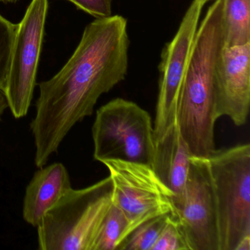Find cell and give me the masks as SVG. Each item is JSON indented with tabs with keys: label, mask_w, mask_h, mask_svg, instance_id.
Masks as SVG:
<instances>
[{
	"label": "cell",
	"mask_w": 250,
	"mask_h": 250,
	"mask_svg": "<svg viewBox=\"0 0 250 250\" xmlns=\"http://www.w3.org/2000/svg\"><path fill=\"white\" fill-rule=\"evenodd\" d=\"M225 48L224 0H213L199 23L183 82L176 122L193 156L216 150L215 80Z\"/></svg>",
	"instance_id": "7a4b0ae2"
},
{
	"label": "cell",
	"mask_w": 250,
	"mask_h": 250,
	"mask_svg": "<svg viewBox=\"0 0 250 250\" xmlns=\"http://www.w3.org/2000/svg\"><path fill=\"white\" fill-rule=\"evenodd\" d=\"M200 1H201V2H203L204 4H206L207 2H208L209 1H212V0H200Z\"/></svg>",
	"instance_id": "7402d4cb"
},
{
	"label": "cell",
	"mask_w": 250,
	"mask_h": 250,
	"mask_svg": "<svg viewBox=\"0 0 250 250\" xmlns=\"http://www.w3.org/2000/svg\"><path fill=\"white\" fill-rule=\"evenodd\" d=\"M127 221L122 210L112 203L106 213L92 250H117Z\"/></svg>",
	"instance_id": "5bb4252c"
},
{
	"label": "cell",
	"mask_w": 250,
	"mask_h": 250,
	"mask_svg": "<svg viewBox=\"0 0 250 250\" xmlns=\"http://www.w3.org/2000/svg\"><path fill=\"white\" fill-rule=\"evenodd\" d=\"M102 163L112 180V203L122 210L127 221L119 246L144 222L161 215L175 214V194L151 166L121 160Z\"/></svg>",
	"instance_id": "8992f818"
},
{
	"label": "cell",
	"mask_w": 250,
	"mask_h": 250,
	"mask_svg": "<svg viewBox=\"0 0 250 250\" xmlns=\"http://www.w3.org/2000/svg\"><path fill=\"white\" fill-rule=\"evenodd\" d=\"M173 202L175 217L191 250H220L217 204L208 159L191 156L184 192Z\"/></svg>",
	"instance_id": "ba28073f"
},
{
	"label": "cell",
	"mask_w": 250,
	"mask_h": 250,
	"mask_svg": "<svg viewBox=\"0 0 250 250\" xmlns=\"http://www.w3.org/2000/svg\"><path fill=\"white\" fill-rule=\"evenodd\" d=\"M72 2L78 9L93 16L95 18L110 17L113 0H67Z\"/></svg>",
	"instance_id": "ac0fdd59"
},
{
	"label": "cell",
	"mask_w": 250,
	"mask_h": 250,
	"mask_svg": "<svg viewBox=\"0 0 250 250\" xmlns=\"http://www.w3.org/2000/svg\"><path fill=\"white\" fill-rule=\"evenodd\" d=\"M235 250H250V236L243 238L238 243Z\"/></svg>",
	"instance_id": "ffe728a7"
},
{
	"label": "cell",
	"mask_w": 250,
	"mask_h": 250,
	"mask_svg": "<svg viewBox=\"0 0 250 250\" xmlns=\"http://www.w3.org/2000/svg\"><path fill=\"white\" fill-rule=\"evenodd\" d=\"M225 46L250 43V0H224Z\"/></svg>",
	"instance_id": "4fadbf2b"
},
{
	"label": "cell",
	"mask_w": 250,
	"mask_h": 250,
	"mask_svg": "<svg viewBox=\"0 0 250 250\" xmlns=\"http://www.w3.org/2000/svg\"><path fill=\"white\" fill-rule=\"evenodd\" d=\"M1 2H4V3H16L18 2L20 0H0Z\"/></svg>",
	"instance_id": "44dd1931"
},
{
	"label": "cell",
	"mask_w": 250,
	"mask_h": 250,
	"mask_svg": "<svg viewBox=\"0 0 250 250\" xmlns=\"http://www.w3.org/2000/svg\"><path fill=\"white\" fill-rule=\"evenodd\" d=\"M130 40L122 16L96 19L87 24L72 56L62 69L39 84L30 128L35 164L43 167L71 128L93 114L99 98L125 80Z\"/></svg>",
	"instance_id": "6da1fadb"
},
{
	"label": "cell",
	"mask_w": 250,
	"mask_h": 250,
	"mask_svg": "<svg viewBox=\"0 0 250 250\" xmlns=\"http://www.w3.org/2000/svg\"><path fill=\"white\" fill-rule=\"evenodd\" d=\"M48 8V0H32L17 24L3 90L8 108L17 119L27 115L33 100Z\"/></svg>",
	"instance_id": "52a82bcc"
},
{
	"label": "cell",
	"mask_w": 250,
	"mask_h": 250,
	"mask_svg": "<svg viewBox=\"0 0 250 250\" xmlns=\"http://www.w3.org/2000/svg\"><path fill=\"white\" fill-rule=\"evenodd\" d=\"M214 186L220 250L250 236V145L215 150L207 158Z\"/></svg>",
	"instance_id": "277c9868"
},
{
	"label": "cell",
	"mask_w": 250,
	"mask_h": 250,
	"mask_svg": "<svg viewBox=\"0 0 250 250\" xmlns=\"http://www.w3.org/2000/svg\"><path fill=\"white\" fill-rule=\"evenodd\" d=\"M69 174L61 163L39 168L26 188L23 202V219L38 227L46 213L69 191Z\"/></svg>",
	"instance_id": "8fae6325"
},
{
	"label": "cell",
	"mask_w": 250,
	"mask_h": 250,
	"mask_svg": "<svg viewBox=\"0 0 250 250\" xmlns=\"http://www.w3.org/2000/svg\"><path fill=\"white\" fill-rule=\"evenodd\" d=\"M191 156L177 122L155 141L152 168L159 179L174 193V198H178L184 192Z\"/></svg>",
	"instance_id": "7c38bea8"
},
{
	"label": "cell",
	"mask_w": 250,
	"mask_h": 250,
	"mask_svg": "<svg viewBox=\"0 0 250 250\" xmlns=\"http://www.w3.org/2000/svg\"><path fill=\"white\" fill-rule=\"evenodd\" d=\"M98 162L121 160L152 167L154 129L147 111L126 99H113L96 112L92 128Z\"/></svg>",
	"instance_id": "5b68a950"
},
{
	"label": "cell",
	"mask_w": 250,
	"mask_h": 250,
	"mask_svg": "<svg viewBox=\"0 0 250 250\" xmlns=\"http://www.w3.org/2000/svg\"><path fill=\"white\" fill-rule=\"evenodd\" d=\"M8 108V99L5 96V92L0 88V119L2 118L5 109Z\"/></svg>",
	"instance_id": "d6986e66"
},
{
	"label": "cell",
	"mask_w": 250,
	"mask_h": 250,
	"mask_svg": "<svg viewBox=\"0 0 250 250\" xmlns=\"http://www.w3.org/2000/svg\"><path fill=\"white\" fill-rule=\"evenodd\" d=\"M17 24L0 15V88L4 90L9 70Z\"/></svg>",
	"instance_id": "e0dca14e"
},
{
	"label": "cell",
	"mask_w": 250,
	"mask_h": 250,
	"mask_svg": "<svg viewBox=\"0 0 250 250\" xmlns=\"http://www.w3.org/2000/svg\"><path fill=\"white\" fill-rule=\"evenodd\" d=\"M112 204L109 176L85 188H71L38 225L39 250H93Z\"/></svg>",
	"instance_id": "3957f363"
},
{
	"label": "cell",
	"mask_w": 250,
	"mask_h": 250,
	"mask_svg": "<svg viewBox=\"0 0 250 250\" xmlns=\"http://www.w3.org/2000/svg\"><path fill=\"white\" fill-rule=\"evenodd\" d=\"M215 102L218 119L226 116L245 125L250 107V43L224 48L216 69Z\"/></svg>",
	"instance_id": "30bf717a"
},
{
	"label": "cell",
	"mask_w": 250,
	"mask_h": 250,
	"mask_svg": "<svg viewBox=\"0 0 250 250\" xmlns=\"http://www.w3.org/2000/svg\"><path fill=\"white\" fill-rule=\"evenodd\" d=\"M205 5L200 0H193L173 39L162 50L159 65V94L153 125L155 141L161 138L176 122L183 82Z\"/></svg>",
	"instance_id": "9c48e42d"
},
{
	"label": "cell",
	"mask_w": 250,
	"mask_h": 250,
	"mask_svg": "<svg viewBox=\"0 0 250 250\" xmlns=\"http://www.w3.org/2000/svg\"><path fill=\"white\" fill-rule=\"evenodd\" d=\"M152 250H191L187 235L175 214H171Z\"/></svg>",
	"instance_id": "2e32d148"
},
{
	"label": "cell",
	"mask_w": 250,
	"mask_h": 250,
	"mask_svg": "<svg viewBox=\"0 0 250 250\" xmlns=\"http://www.w3.org/2000/svg\"><path fill=\"white\" fill-rule=\"evenodd\" d=\"M170 215H161L142 224L121 243L118 250H152Z\"/></svg>",
	"instance_id": "9a60e30c"
}]
</instances>
